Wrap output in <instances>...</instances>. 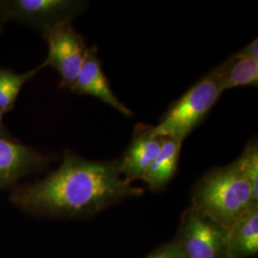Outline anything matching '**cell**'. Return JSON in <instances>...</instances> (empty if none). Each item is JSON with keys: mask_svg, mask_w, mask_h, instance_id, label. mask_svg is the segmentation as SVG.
<instances>
[{"mask_svg": "<svg viewBox=\"0 0 258 258\" xmlns=\"http://www.w3.org/2000/svg\"><path fill=\"white\" fill-rule=\"evenodd\" d=\"M4 23H5V22H4V20L1 18V15H0V33H1V30H2V27H3Z\"/></svg>", "mask_w": 258, "mask_h": 258, "instance_id": "obj_18", "label": "cell"}, {"mask_svg": "<svg viewBox=\"0 0 258 258\" xmlns=\"http://www.w3.org/2000/svg\"><path fill=\"white\" fill-rule=\"evenodd\" d=\"M147 258H184L175 240L155 249Z\"/></svg>", "mask_w": 258, "mask_h": 258, "instance_id": "obj_15", "label": "cell"}, {"mask_svg": "<svg viewBox=\"0 0 258 258\" xmlns=\"http://www.w3.org/2000/svg\"><path fill=\"white\" fill-rule=\"evenodd\" d=\"M48 44V55L42 62L52 66L60 76V86L70 88L86 58L88 47L72 21L50 28L42 34Z\"/></svg>", "mask_w": 258, "mask_h": 258, "instance_id": "obj_6", "label": "cell"}, {"mask_svg": "<svg viewBox=\"0 0 258 258\" xmlns=\"http://www.w3.org/2000/svg\"><path fill=\"white\" fill-rule=\"evenodd\" d=\"M45 66L43 63L25 73H17L0 68V111L4 114L15 107L23 85L34 78Z\"/></svg>", "mask_w": 258, "mask_h": 258, "instance_id": "obj_13", "label": "cell"}, {"mask_svg": "<svg viewBox=\"0 0 258 258\" xmlns=\"http://www.w3.org/2000/svg\"><path fill=\"white\" fill-rule=\"evenodd\" d=\"M183 142L165 137L162 148L143 177V181L153 191L166 187L175 175Z\"/></svg>", "mask_w": 258, "mask_h": 258, "instance_id": "obj_11", "label": "cell"}, {"mask_svg": "<svg viewBox=\"0 0 258 258\" xmlns=\"http://www.w3.org/2000/svg\"><path fill=\"white\" fill-rule=\"evenodd\" d=\"M222 93L220 77L215 67L170 105L154 126L155 134L184 142L207 118Z\"/></svg>", "mask_w": 258, "mask_h": 258, "instance_id": "obj_3", "label": "cell"}, {"mask_svg": "<svg viewBox=\"0 0 258 258\" xmlns=\"http://www.w3.org/2000/svg\"><path fill=\"white\" fill-rule=\"evenodd\" d=\"M50 162L51 157L35 148L0 138V188L13 186L19 179L45 169Z\"/></svg>", "mask_w": 258, "mask_h": 258, "instance_id": "obj_7", "label": "cell"}, {"mask_svg": "<svg viewBox=\"0 0 258 258\" xmlns=\"http://www.w3.org/2000/svg\"><path fill=\"white\" fill-rule=\"evenodd\" d=\"M164 138L154 132V126L137 124L128 148L120 158V173L122 178L132 183L143 179L146 171L159 154Z\"/></svg>", "mask_w": 258, "mask_h": 258, "instance_id": "obj_8", "label": "cell"}, {"mask_svg": "<svg viewBox=\"0 0 258 258\" xmlns=\"http://www.w3.org/2000/svg\"><path fill=\"white\" fill-rule=\"evenodd\" d=\"M229 229L192 206L182 214L175 241L184 258H229Z\"/></svg>", "mask_w": 258, "mask_h": 258, "instance_id": "obj_4", "label": "cell"}, {"mask_svg": "<svg viewBox=\"0 0 258 258\" xmlns=\"http://www.w3.org/2000/svg\"><path fill=\"white\" fill-rule=\"evenodd\" d=\"M222 91L240 87L257 86L258 60L231 55L224 63L217 66Z\"/></svg>", "mask_w": 258, "mask_h": 258, "instance_id": "obj_12", "label": "cell"}, {"mask_svg": "<svg viewBox=\"0 0 258 258\" xmlns=\"http://www.w3.org/2000/svg\"><path fill=\"white\" fill-rule=\"evenodd\" d=\"M229 258H249L258 252V207L242 215L229 228Z\"/></svg>", "mask_w": 258, "mask_h": 258, "instance_id": "obj_10", "label": "cell"}, {"mask_svg": "<svg viewBox=\"0 0 258 258\" xmlns=\"http://www.w3.org/2000/svg\"><path fill=\"white\" fill-rule=\"evenodd\" d=\"M236 57L242 58H249V59H256L258 60V39L255 38L248 45L240 49L238 52L233 54Z\"/></svg>", "mask_w": 258, "mask_h": 258, "instance_id": "obj_16", "label": "cell"}, {"mask_svg": "<svg viewBox=\"0 0 258 258\" xmlns=\"http://www.w3.org/2000/svg\"><path fill=\"white\" fill-rule=\"evenodd\" d=\"M3 113L0 111V138L11 139L12 136L10 135L8 129L6 128L4 122H3Z\"/></svg>", "mask_w": 258, "mask_h": 258, "instance_id": "obj_17", "label": "cell"}, {"mask_svg": "<svg viewBox=\"0 0 258 258\" xmlns=\"http://www.w3.org/2000/svg\"><path fill=\"white\" fill-rule=\"evenodd\" d=\"M69 89L80 95L95 97L124 116L133 115V112L124 103L120 102L112 91L109 81L103 73L102 62L95 46L88 48L86 58L74 83Z\"/></svg>", "mask_w": 258, "mask_h": 258, "instance_id": "obj_9", "label": "cell"}, {"mask_svg": "<svg viewBox=\"0 0 258 258\" xmlns=\"http://www.w3.org/2000/svg\"><path fill=\"white\" fill-rule=\"evenodd\" d=\"M190 206L229 229L242 215L258 207V202L235 160L201 176L192 188Z\"/></svg>", "mask_w": 258, "mask_h": 258, "instance_id": "obj_2", "label": "cell"}, {"mask_svg": "<svg viewBox=\"0 0 258 258\" xmlns=\"http://www.w3.org/2000/svg\"><path fill=\"white\" fill-rule=\"evenodd\" d=\"M143 194L120 175V159L90 161L65 151L56 170L36 183L16 187L10 199L32 215L83 218Z\"/></svg>", "mask_w": 258, "mask_h": 258, "instance_id": "obj_1", "label": "cell"}, {"mask_svg": "<svg viewBox=\"0 0 258 258\" xmlns=\"http://www.w3.org/2000/svg\"><path fill=\"white\" fill-rule=\"evenodd\" d=\"M88 7L81 0H0L4 22L14 20L36 28L41 34L57 24L72 21Z\"/></svg>", "mask_w": 258, "mask_h": 258, "instance_id": "obj_5", "label": "cell"}, {"mask_svg": "<svg viewBox=\"0 0 258 258\" xmlns=\"http://www.w3.org/2000/svg\"><path fill=\"white\" fill-rule=\"evenodd\" d=\"M236 161L243 175L249 183L254 199L258 202V143L256 137L249 141Z\"/></svg>", "mask_w": 258, "mask_h": 258, "instance_id": "obj_14", "label": "cell"}]
</instances>
